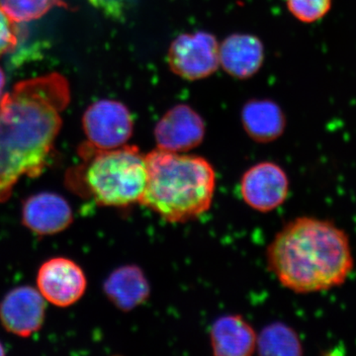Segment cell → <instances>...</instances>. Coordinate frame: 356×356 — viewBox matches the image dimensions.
<instances>
[{
    "instance_id": "6da1fadb",
    "label": "cell",
    "mask_w": 356,
    "mask_h": 356,
    "mask_svg": "<svg viewBox=\"0 0 356 356\" xmlns=\"http://www.w3.org/2000/svg\"><path fill=\"white\" fill-rule=\"evenodd\" d=\"M70 100L62 74L16 84L0 102V202L20 177H38L47 165Z\"/></svg>"
},
{
    "instance_id": "7a4b0ae2",
    "label": "cell",
    "mask_w": 356,
    "mask_h": 356,
    "mask_svg": "<svg viewBox=\"0 0 356 356\" xmlns=\"http://www.w3.org/2000/svg\"><path fill=\"white\" fill-rule=\"evenodd\" d=\"M267 262L283 286L302 294L339 286L355 264L346 232L313 217L285 225L267 248Z\"/></svg>"
},
{
    "instance_id": "3957f363",
    "label": "cell",
    "mask_w": 356,
    "mask_h": 356,
    "mask_svg": "<svg viewBox=\"0 0 356 356\" xmlns=\"http://www.w3.org/2000/svg\"><path fill=\"white\" fill-rule=\"evenodd\" d=\"M146 165L140 204L168 222L191 221L210 209L216 175L207 159L156 149L146 154Z\"/></svg>"
},
{
    "instance_id": "277c9868",
    "label": "cell",
    "mask_w": 356,
    "mask_h": 356,
    "mask_svg": "<svg viewBox=\"0 0 356 356\" xmlns=\"http://www.w3.org/2000/svg\"><path fill=\"white\" fill-rule=\"evenodd\" d=\"M83 163L67 173L72 191L108 207L140 203L147 182L146 156L136 147L97 149L83 145Z\"/></svg>"
},
{
    "instance_id": "5b68a950",
    "label": "cell",
    "mask_w": 356,
    "mask_h": 356,
    "mask_svg": "<svg viewBox=\"0 0 356 356\" xmlns=\"http://www.w3.org/2000/svg\"><path fill=\"white\" fill-rule=\"evenodd\" d=\"M88 144L97 149L125 146L133 134V119L125 105L102 100L86 110L83 119Z\"/></svg>"
},
{
    "instance_id": "8992f818",
    "label": "cell",
    "mask_w": 356,
    "mask_h": 356,
    "mask_svg": "<svg viewBox=\"0 0 356 356\" xmlns=\"http://www.w3.org/2000/svg\"><path fill=\"white\" fill-rule=\"evenodd\" d=\"M217 40L209 33L184 34L175 39L168 51L173 72L185 79H201L216 72L220 64Z\"/></svg>"
},
{
    "instance_id": "52a82bcc",
    "label": "cell",
    "mask_w": 356,
    "mask_h": 356,
    "mask_svg": "<svg viewBox=\"0 0 356 356\" xmlns=\"http://www.w3.org/2000/svg\"><path fill=\"white\" fill-rule=\"evenodd\" d=\"M289 179L286 172L273 163H261L250 168L241 180L245 202L259 212H270L286 200Z\"/></svg>"
},
{
    "instance_id": "ba28073f",
    "label": "cell",
    "mask_w": 356,
    "mask_h": 356,
    "mask_svg": "<svg viewBox=\"0 0 356 356\" xmlns=\"http://www.w3.org/2000/svg\"><path fill=\"white\" fill-rule=\"evenodd\" d=\"M37 284L44 299L58 307H69L86 292V274L76 262L56 257L40 267Z\"/></svg>"
},
{
    "instance_id": "9c48e42d",
    "label": "cell",
    "mask_w": 356,
    "mask_h": 356,
    "mask_svg": "<svg viewBox=\"0 0 356 356\" xmlns=\"http://www.w3.org/2000/svg\"><path fill=\"white\" fill-rule=\"evenodd\" d=\"M205 124L193 109L177 105L161 119L154 129L158 149L172 153H185L202 143Z\"/></svg>"
},
{
    "instance_id": "30bf717a",
    "label": "cell",
    "mask_w": 356,
    "mask_h": 356,
    "mask_svg": "<svg viewBox=\"0 0 356 356\" xmlns=\"http://www.w3.org/2000/svg\"><path fill=\"white\" fill-rule=\"evenodd\" d=\"M43 295L35 288L11 290L0 303V321L6 331L27 337L41 329L44 318Z\"/></svg>"
},
{
    "instance_id": "8fae6325",
    "label": "cell",
    "mask_w": 356,
    "mask_h": 356,
    "mask_svg": "<svg viewBox=\"0 0 356 356\" xmlns=\"http://www.w3.org/2000/svg\"><path fill=\"white\" fill-rule=\"evenodd\" d=\"M23 222L28 229L41 236L55 235L72 222L70 204L58 194L42 192L25 201Z\"/></svg>"
},
{
    "instance_id": "7c38bea8",
    "label": "cell",
    "mask_w": 356,
    "mask_h": 356,
    "mask_svg": "<svg viewBox=\"0 0 356 356\" xmlns=\"http://www.w3.org/2000/svg\"><path fill=\"white\" fill-rule=\"evenodd\" d=\"M210 341L215 355L248 356L257 348V336L242 316L227 315L215 321Z\"/></svg>"
},
{
    "instance_id": "4fadbf2b",
    "label": "cell",
    "mask_w": 356,
    "mask_h": 356,
    "mask_svg": "<svg viewBox=\"0 0 356 356\" xmlns=\"http://www.w3.org/2000/svg\"><path fill=\"white\" fill-rule=\"evenodd\" d=\"M219 53L224 70L238 79L254 76L264 62L261 42L250 35H232L222 42Z\"/></svg>"
},
{
    "instance_id": "5bb4252c",
    "label": "cell",
    "mask_w": 356,
    "mask_h": 356,
    "mask_svg": "<svg viewBox=\"0 0 356 356\" xmlns=\"http://www.w3.org/2000/svg\"><path fill=\"white\" fill-rule=\"evenodd\" d=\"M104 292L122 311H131L149 298L151 288L140 267L125 266L110 274L104 282Z\"/></svg>"
},
{
    "instance_id": "9a60e30c",
    "label": "cell",
    "mask_w": 356,
    "mask_h": 356,
    "mask_svg": "<svg viewBox=\"0 0 356 356\" xmlns=\"http://www.w3.org/2000/svg\"><path fill=\"white\" fill-rule=\"evenodd\" d=\"M242 119L245 132L257 143L273 142L284 132V114L269 100L248 102L243 107Z\"/></svg>"
},
{
    "instance_id": "2e32d148",
    "label": "cell",
    "mask_w": 356,
    "mask_h": 356,
    "mask_svg": "<svg viewBox=\"0 0 356 356\" xmlns=\"http://www.w3.org/2000/svg\"><path fill=\"white\" fill-rule=\"evenodd\" d=\"M257 348L262 355H301V341L296 332L287 325L275 323L264 327L257 336Z\"/></svg>"
},
{
    "instance_id": "e0dca14e",
    "label": "cell",
    "mask_w": 356,
    "mask_h": 356,
    "mask_svg": "<svg viewBox=\"0 0 356 356\" xmlns=\"http://www.w3.org/2000/svg\"><path fill=\"white\" fill-rule=\"evenodd\" d=\"M54 7H67L63 0H0V10L13 22L39 19Z\"/></svg>"
},
{
    "instance_id": "ac0fdd59",
    "label": "cell",
    "mask_w": 356,
    "mask_h": 356,
    "mask_svg": "<svg viewBox=\"0 0 356 356\" xmlns=\"http://www.w3.org/2000/svg\"><path fill=\"white\" fill-rule=\"evenodd\" d=\"M288 9L293 16L304 23L322 19L329 13L332 0H286Z\"/></svg>"
},
{
    "instance_id": "d6986e66",
    "label": "cell",
    "mask_w": 356,
    "mask_h": 356,
    "mask_svg": "<svg viewBox=\"0 0 356 356\" xmlns=\"http://www.w3.org/2000/svg\"><path fill=\"white\" fill-rule=\"evenodd\" d=\"M19 42V29L15 22L0 10V57L10 53Z\"/></svg>"
},
{
    "instance_id": "ffe728a7",
    "label": "cell",
    "mask_w": 356,
    "mask_h": 356,
    "mask_svg": "<svg viewBox=\"0 0 356 356\" xmlns=\"http://www.w3.org/2000/svg\"><path fill=\"white\" fill-rule=\"evenodd\" d=\"M95 8L114 19H120L133 3L134 0H88Z\"/></svg>"
},
{
    "instance_id": "44dd1931",
    "label": "cell",
    "mask_w": 356,
    "mask_h": 356,
    "mask_svg": "<svg viewBox=\"0 0 356 356\" xmlns=\"http://www.w3.org/2000/svg\"><path fill=\"white\" fill-rule=\"evenodd\" d=\"M4 84H6V76H4L3 72L0 69V96L3 92Z\"/></svg>"
},
{
    "instance_id": "7402d4cb",
    "label": "cell",
    "mask_w": 356,
    "mask_h": 356,
    "mask_svg": "<svg viewBox=\"0 0 356 356\" xmlns=\"http://www.w3.org/2000/svg\"><path fill=\"white\" fill-rule=\"evenodd\" d=\"M6 355V350H4L3 346L0 343V355Z\"/></svg>"
}]
</instances>
